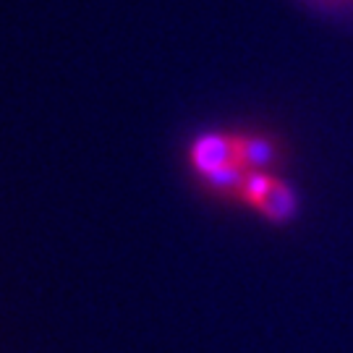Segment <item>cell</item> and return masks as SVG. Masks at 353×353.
I'll list each match as a JSON object with an SVG mask.
<instances>
[{
    "label": "cell",
    "instance_id": "obj_1",
    "mask_svg": "<svg viewBox=\"0 0 353 353\" xmlns=\"http://www.w3.org/2000/svg\"><path fill=\"white\" fill-rule=\"evenodd\" d=\"M191 160H194V168L204 178L217 173V170H225L230 165L243 168L239 163V152H236V137H225V134H207V137L194 141Z\"/></svg>",
    "mask_w": 353,
    "mask_h": 353
},
{
    "label": "cell",
    "instance_id": "obj_2",
    "mask_svg": "<svg viewBox=\"0 0 353 353\" xmlns=\"http://www.w3.org/2000/svg\"><path fill=\"white\" fill-rule=\"evenodd\" d=\"M256 210H262L270 220L283 223V220H288L290 214H293V210H296V196H293V191H290L285 183L275 181L272 189H270V194L262 199V204H259Z\"/></svg>",
    "mask_w": 353,
    "mask_h": 353
},
{
    "label": "cell",
    "instance_id": "obj_3",
    "mask_svg": "<svg viewBox=\"0 0 353 353\" xmlns=\"http://www.w3.org/2000/svg\"><path fill=\"white\" fill-rule=\"evenodd\" d=\"M272 183H275V178L265 176V173H249L246 181H243V186H241V196L249 204H254V207H259L262 199L272 189Z\"/></svg>",
    "mask_w": 353,
    "mask_h": 353
}]
</instances>
